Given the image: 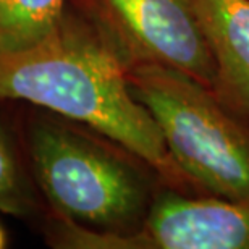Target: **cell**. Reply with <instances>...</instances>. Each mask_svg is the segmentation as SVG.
Wrapping results in <instances>:
<instances>
[{
	"label": "cell",
	"mask_w": 249,
	"mask_h": 249,
	"mask_svg": "<svg viewBox=\"0 0 249 249\" xmlns=\"http://www.w3.org/2000/svg\"><path fill=\"white\" fill-rule=\"evenodd\" d=\"M31 151L37 180L65 220L123 233L139 217L141 183L101 147L67 129L41 126Z\"/></svg>",
	"instance_id": "3"
},
{
	"label": "cell",
	"mask_w": 249,
	"mask_h": 249,
	"mask_svg": "<svg viewBox=\"0 0 249 249\" xmlns=\"http://www.w3.org/2000/svg\"><path fill=\"white\" fill-rule=\"evenodd\" d=\"M128 79L183 175L218 197L249 202V134L215 91L156 63H134Z\"/></svg>",
	"instance_id": "2"
},
{
	"label": "cell",
	"mask_w": 249,
	"mask_h": 249,
	"mask_svg": "<svg viewBox=\"0 0 249 249\" xmlns=\"http://www.w3.org/2000/svg\"><path fill=\"white\" fill-rule=\"evenodd\" d=\"M218 70L220 89L249 110V0H191Z\"/></svg>",
	"instance_id": "6"
},
{
	"label": "cell",
	"mask_w": 249,
	"mask_h": 249,
	"mask_svg": "<svg viewBox=\"0 0 249 249\" xmlns=\"http://www.w3.org/2000/svg\"><path fill=\"white\" fill-rule=\"evenodd\" d=\"M7 246V235H5V231H3V228L0 227V249Z\"/></svg>",
	"instance_id": "9"
},
{
	"label": "cell",
	"mask_w": 249,
	"mask_h": 249,
	"mask_svg": "<svg viewBox=\"0 0 249 249\" xmlns=\"http://www.w3.org/2000/svg\"><path fill=\"white\" fill-rule=\"evenodd\" d=\"M0 99L28 101L86 123L172 183L185 178L151 112L134 96L118 53L65 18L42 41L0 52Z\"/></svg>",
	"instance_id": "1"
},
{
	"label": "cell",
	"mask_w": 249,
	"mask_h": 249,
	"mask_svg": "<svg viewBox=\"0 0 249 249\" xmlns=\"http://www.w3.org/2000/svg\"><path fill=\"white\" fill-rule=\"evenodd\" d=\"M65 0H0V52L26 49L63 19Z\"/></svg>",
	"instance_id": "7"
},
{
	"label": "cell",
	"mask_w": 249,
	"mask_h": 249,
	"mask_svg": "<svg viewBox=\"0 0 249 249\" xmlns=\"http://www.w3.org/2000/svg\"><path fill=\"white\" fill-rule=\"evenodd\" d=\"M134 63H156L220 91L218 70L191 0H101Z\"/></svg>",
	"instance_id": "5"
},
{
	"label": "cell",
	"mask_w": 249,
	"mask_h": 249,
	"mask_svg": "<svg viewBox=\"0 0 249 249\" xmlns=\"http://www.w3.org/2000/svg\"><path fill=\"white\" fill-rule=\"evenodd\" d=\"M52 241L74 249H249V202L167 193L136 231H92L63 218Z\"/></svg>",
	"instance_id": "4"
},
{
	"label": "cell",
	"mask_w": 249,
	"mask_h": 249,
	"mask_svg": "<svg viewBox=\"0 0 249 249\" xmlns=\"http://www.w3.org/2000/svg\"><path fill=\"white\" fill-rule=\"evenodd\" d=\"M31 209L33 201L24 186L18 162L7 136L0 129V212L24 217Z\"/></svg>",
	"instance_id": "8"
}]
</instances>
